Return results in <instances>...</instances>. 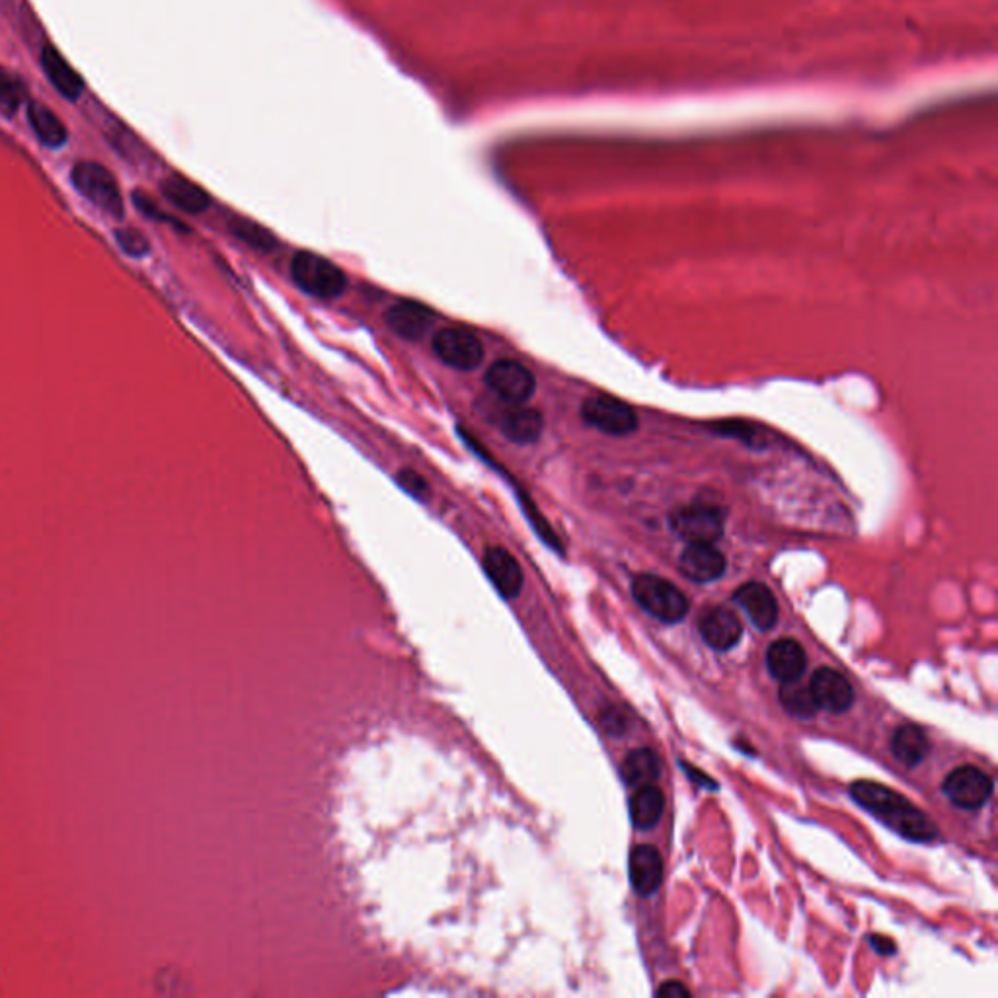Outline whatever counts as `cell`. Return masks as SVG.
Returning <instances> with one entry per match:
<instances>
[{
  "mask_svg": "<svg viewBox=\"0 0 998 998\" xmlns=\"http://www.w3.org/2000/svg\"><path fill=\"white\" fill-rule=\"evenodd\" d=\"M499 431L517 445L537 443L544 429L542 414L525 404H507L498 416Z\"/></svg>",
  "mask_w": 998,
  "mask_h": 998,
  "instance_id": "14",
  "label": "cell"
},
{
  "mask_svg": "<svg viewBox=\"0 0 998 998\" xmlns=\"http://www.w3.org/2000/svg\"><path fill=\"white\" fill-rule=\"evenodd\" d=\"M117 242L131 256H143V254L149 252L147 238L141 232L135 231V229H125V231L117 232Z\"/></svg>",
  "mask_w": 998,
  "mask_h": 998,
  "instance_id": "29",
  "label": "cell"
},
{
  "mask_svg": "<svg viewBox=\"0 0 998 998\" xmlns=\"http://www.w3.org/2000/svg\"><path fill=\"white\" fill-rule=\"evenodd\" d=\"M630 882L636 893L653 895L663 882V860L657 848L650 845L636 846L630 854Z\"/></svg>",
  "mask_w": 998,
  "mask_h": 998,
  "instance_id": "18",
  "label": "cell"
},
{
  "mask_svg": "<svg viewBox=\"0 0 998 998\" xmlns=\"http://www.w3.org/2000/svg\"><path fill=\"white\" fill-rule=\"evenodd\" d=\"M433 353L449 367L459 371H474L484 361V344L480 336L466 326H447L431 340Z\"/></svg>",
  "mask_w": 998,
  "mask_h": 998,
  "instance_id": "6",
  "label": "cell"
},
{
  "mask_svg": "<svg viewBox=\"0 0 998 998\" xmlns=\"http://www.w3.org/2000/svg\"><path fill=\"white\" fill-rule=\"evenodd\" d=\"M655 993H657V997L663 998L691 997V991H689L683 983H679V981H667V983H663V985H661Z\"/></svg>",
  "mask_w": 998,
  "mask_h": 998,
  "instance_id": "30",
  "label": "cell"
},
{
  "mask_svg": "<svg viewBox=\"0 0 998 998\" xmlns=\"http://www.w3.org/2000/svg\"><path fill=\"white\" fill-rule=\"evenodd\" d=\"M603 724L607 731L615 733V735H620V731H624V726H626V720L620 716V714H611V716H605L603 718Z\"/></svg>",
  "mask_w": 998,
  "mask_h": 998,
  "instance_id": "32",
  "label": "cell"
},
{
  "mask_svg": "<svg viewBox=\"0 0 998 998\" xmlns=\"http://www.w3.org/2000/svg\"><path fill=\"white\" fill-rule=\"evenodd\" d=\"M632 595L646 613L667 624L679 622L689 613V601L683 591L663 577L653 574L636 577L632 583Z\"/></svg>",
  "mask_w": 998,
  "mask_h": 998,
  "instance_id": "3",
  "label": "cell"
},
{
  "mask_svg": "<svg viewBox=\"0 0 998 998\" xmlns=\"http://www.w3.org/2000/svg\"><path fill=\"white\" fill-rule=\"evenodd\" d=\"M665 809V798L659 788L652 784L642 786L630 800V819L636 829H652L661 819Z\"/></svg>",
  "mask_w": 998,
  "mask_h": 998,
  "instance_id": "23",
  "label": "cell"
},
{
  "mask_svg": "<svg viewBox=\"0 0 998 998\" xmlns=\"http://www.w3.org/2000/svg\"><path fill=\"white\" fill-rule=\"evenodd\" d=\"M780 702H782V706L786 708L788 714H792L796 718H802V720L813 718L817 714V710H819V706H817L813 694L809 691V687H798L794 683H786V687H782Z\"/></svg>",
  "mask_w": 998,
  "mask_h": 998,
  "instance_id": "25",
  "label": "cell"
},
{
  "mask_svg": "<svg viewBox=\"0 0 998 998\" xmlns=\"http://www.w3.org/2000/svg\"><path fill=\"white\" fill-rule=\"evenodd\" d=\"M942 788L954 806L973 811L989 802L993 794V780L981 768L967 765L952 770Z\"/></svg>",
  "mask_w": 998,
  "mask_h": 998,
  "instance_id": "9",
  "label": "cell"
},
{
  "mask_svg": "<svg viewBox=\"0 0 998 998\" xmlns=\"http://www.w3.org/2000/svg\"><path fill=\"white\" fill-rule=\"evenodd\" d=\"M726 556L714 544H689L679 560L683 576L696 583L716 581L726 572Z\"/></svg>",
  "mask_w": 998,
  "mask_h": 998,
  "instance_id": "13",
  "label": "cell"
},
{
  "mask_svg": "<svg viewBox=\"0 0 998 998\" xmlns=\"http://www.w3.org/2000/svg\"><path fill=\"white\" fill-rule=\"evenodd\" d=\"M661 774V759L653 749H636L622 761V778L630 786H648Z\"/></svg>",
  "mask_w": 998,
  "mask_h": 998,
  "instance_id": "24",
  "label": "cell"
},
{
  "mask_svg": "<svg viewBox=\"0 0 998 998\" xmlns=\"http://www.w3.org/2000/svg\"><path fill=\"white\" fill-rule=\"evenodd\" d=\"M893 755L907 767H917L930 753V739L919 726H901L891 739Z\"/></svg>",
  "mask_w": 998,
  "mask_h": 998,
  "instance_id": "22",
  "label": "cell"
},
{
  "mask_svg": "<svg viewBox=\"0 0 998 998\" xmlns=\"http://www.w3.org/2000/svg\"><path fill=\"white\" fill-rule=\"evenodd\" d=\"M724 511L708 503H691L669 515V529L687 544H716L724 537Z\"/></svg>",
  "mask_w": 998,
  "mask_h": 998,
  "instance_id": "5",
  "label": "cell"
},
{
  "mask_svg": "<svg viewBox=\"0 0 998 998\" xmlns=\"http://www.w3.org/2000/svg\"><path fill=\"white\" fill-rule=\"evenodd\" d=\"M229 227H231L232 234H234L238 240L246 242V244H248V246H252L254 250L269 252V250L277 244L275 236H273V234H271L266 227H262V225L254 223V221H248V219H242V217H234Z\"/></svg>",
  "mask_w": 998,
  "mask_h": 998,
  "instance_id": "27",
  "label": "cell"
},
{
  "mask_svg": "<svg viewBox=\"0 0 998 998\" xmlns=\"http://www.w3.org/2000/svg\"><path fill=\"white\" fill-rule=\"evenodd\" d=\"M581 416L591 427L615 437L630 435L638 429V416L634 408L607 394L587 398L581 406Z\"/></svg>",
  "mask_w": 998,
  "mask_h": 998,
  "instance_id": "8",
  "label": "cell"
},
{
  "mask_svg": "<svg viewBox=\"0 0 998 998\" xmlns=\"http://www.w3.org/2000/svg\"><path fill=\"white\" fill-rule=\"evenodd\" d=\"M767 667L776 681L796 683L806 671V652L796 640H778L768 648Z\"/></svg>",
  "mask_w": 998,
  "mask_h": 998,
  "instance_id": "17",
  "label": "cell"
},
{
  "mask_svg": "<svg viewBox=\"0 0 998 998\" xmlns=\"http://www.w3.org/2000/svg\"><path fill=\"white\" fill-rule=\"evenodd\" d=\"M384 320L396 336L410 342H418L433 326L435 312L431 308L423 307L422 303L402 301L384 312Z\"/></svg>",
  "mask_w": 998,
  "mask_h": 998,
  "instance_id": "12",
  "label": "cell"
},
{
  "mask_svg": "<svg viewBox=\"0 0 998 998\" xmlns=\"http://www.w3.org/2000/svg\"><path fill=\"white\" fill-rule=\"evenodd\" d=\"M482 566L486 576L494 583V587L505 599H515L521 589H523V570L515 556L501 548V546H488L482 558Z\"/></svg>",
  "mask_w": 998,
  "mask_h": 998,
  "instance_id": "11",
  "label": "cell"
},
{
  "mask_svg": "<svg viewBox=\"0 0 998 998\" xmlns=\"http://www.w3.org/2000/svg\"><path fill=\"white\" fill-rule=\"evenodd\" d=\"M698 628L704 642L720 652H726L737 646V642L743 636V626L739 618L726 607H716L706 611L698 622Z\"/></svg>",
  "mask_w": 998,
  "mask_h": 998,
  "instance_id": "15",
  "label": "cell"
},
{
  "mask_svg": "<svg viewBox=\"0 0 998 998\" xmlns=\"http://www.w3.org/2000/svg\"><path fill=\"white\" fill-rule=\"evenodd\" d=\"M71 180L78 192L82 193L92 205H96L114 219H123L125 215L123 195L119 190L116 176L106 166L82 160L75 164Z\"/></svg>",
  "mask_w": 998,
  "mask_h": 998,
  "instance_id": "4",
  "label": "cell"
},
{
  "mask_svg": "<svg viewBox=\"0 0 998 998\" xmlns=\"http://www.w3.org/2000/svg\"><path fill=\"white\" fill-rule=\"evenodd\" d=\"M486 386L505 404H525L537 390V379L529 367L515 359H498L484 375Z\"/></svg>",
  "mask_w": 998,
  "mask_h": 998,
  "instance_id": "7",
  "label": "cell"
},
{
  "mask_svg": "<svg viewBox=\"0 0 998 998\" xmlns=\"http://www.w3.org/2000/svg\"><path fill=\"white\" fill-rule=\"evenodd\" d=\"M160 190H162V195L174 207H178V209H182L186 213H192V215L207 211L209 205H211L209 193L205 192L203 188H199L197 184H193L192 180L180 176V174L168 176L162 182Z\"/></svg>",
  "mask_w": 998,
  "mask_h": 998,
  "instance_id": "20",
  "label": "cell"
},
{
  "mask_svg": "<svg viewBox=\"0 0 998 998\" xmlns=\"http://www.w3.org/2000/svg\"><path fill=\"white\" fill-rule=\"evenodd\" d=\"M291 277L301 291L316 299H336L347 287L344 269L310 250H301L293 256Z\"/></svg>",
  "mask_w": 998,
  "mask_h": 998,
  "instance_id": "2",
  "label": "cell"
},
{
  "mask_svg": "<svg viewBox=\"0 0 998 998\" xmlns=\"http://www.w3.org/2000/svg\"><path fill=\"white\" fill-rule=\"evenodd\" d=\"M735 601L759 630H770L778 620V603L763 583H745L735 591Z\"/></svg>",
  "mask_w": 998,
  "mask_h": 998,
  "instance_id": "16",
  "label": "cell"
},
{
  "mask_svg": "<svg viewBox=\"0 0 998 998\" xmlns=\"http://www.w3.org/2000/svg\"><path fill=\"white\" fill-rule=\"evenodd\" d=\"M809 691L813 694L819 708L833 712V714L846 712L854 702V689L848 683V679L839 671L829 669V667H821L813 673L811 683H809Z\"/></svg>",
  "mask_w": 998,
  "mask_h": 998,
  "instance_id": "10",
  "label": "cell"
},
{
  "mask_svg": "<svg viewBox=\"0 0 998 998\" xmlns=\"http://www.w3.org/2000/svg\"><path fill=\"white\" fill-rule=\"evenodd\" d=\"M685 770H689V772H691L692 776L696 778V782H698V784H704V786H710V788H716V784H714V782H710V778H708V776H704V774H700V772L692 770L691 767H685Z\"/></svg>",
  "mask_w": 998,
  "mask_h": 998,
  "instance_id": "33",
  "label": "cell"
},
{
  "mask_svg": "<svg viewBox=\"0 0 998 998\" xmlns=\"http://www.w3.org/2000/svg\"><path fill=\"white\" fill-rule=\"evenodd\" d=\"M396 480L400 482V486L416 499H427L429 498V484L423 480L422 476L412 470V468H402L398 474H396Z\"/></svg>",
  "mask_w": 998,
  "mask_h": 998,
  "instance_id": "28",
  "label": "cell"
},
{
  "mask_svg": "<svg viewBox=\"0 0 998 998\" xmlns=\"http://www.w3.org/2000/svg\"><path fill=\"white\" fill-rule=\"evenodd\" d=\"M870 942H872V946H874L880 954H885V956H887V954H889V956H891V954H895V944H893V940H889V938H883V936H878V934H876V936H870Z\"/></svg>",
  "mask_w": 998,
  "mask_h": 998,
  "instance_id": "31",
  "label": "cell"
},
{
  "mask_svg": "<svg viewBox=\"0 0 998 998\" xmlns=\"http://www.w3.org/2000/svg\"><path fill=\"white\" fill-rule=\"evenodd\" d=\"M28 121H30L32 131L41 141V145H45L49 149H59L67 143L69 131H67L65 123L55 116L47 106H43L39 102H30L28 104Z\"/></svg>",
  "mask_w": 998,
  "mask_h": 998,
  "instance_id": "21",
  "label": "cell"
},
{
  "mask_svg": "<svg viewBox=\"0 0 998 998\" xmlns=\"http://www.w3.org/2000/svg\"><path fill=\"white\" fill-rule=\"evenodd\" d=\"M850 794L860 806L876 815L883 825L909 841L928 843L938 837V829L926 813L882 784L858 780L852 784Z\"/></svg>",
  "mask_w": 998,
  "mask_h": 998,
  "instance_id": "1",
  "label": "cell"
},
{
  "mask_svg": "<svg viewBox=\"0 0 998 998\" xmlns=\"http://www.w3.org/2000/svg\"><path fill=\"white\" fill-rule=\"evenodd\" d=\"M41 69L55 86V90L67 98V100H78L84 92V80L80 78L77 71L69 65V61L53 47L47 45L41 51Z\"/></svg>",
  "mask_w": 998,
  "mask_h": 998,
  "instance_id": "19",
  "label": "cell"
},
{
  "mask_svg": "<svg viewBox=\"0 0 998 998\" xmlns=\"http://www.w3.org/2000/svg\"><path fill=\"white\" fill-rule=\"evenodd\" d=\"M26 98H28L26 84L10 71L0 67V112L4 116H16Z\"/></svg>",
  "mask_w": 998,
  "mask_h": 998,
  "instance_id": "26",
  "label": "cell"
}]
</instances>
